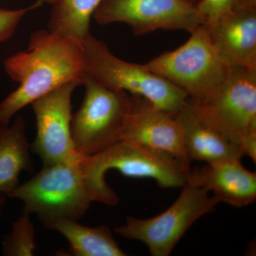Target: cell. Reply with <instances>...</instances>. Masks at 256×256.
Masks as SVG:
<instances>
[{
	"mask_svg": "<svg viewBox=\"0 0 256 256\" xmlns=\"http://www.w3.org/2000/svg\"><path fill=\"white\" fill-rule=\"evenodd\" d=\"M182 126L185 146L192 161L216 164L230 160H242V150L197 116L186 102L176 114Z\"/></svg>",
	"mask_w": 256,
	"mask_h": 256,
	"instance_id": "obj_14",
	"label": "cell"
},
{
	"mask_svg": "<svg viewBox=\"0 0 256 256\" xmlns=\"http://www.w3.org/2000/svg\"><path fill=\"white\" fill-rule=\"evenodd\" d=\"M80 84L70 82L38 98L31 104L36 124V137L30 150L48 165L74 158L76 151L72 133V98Z\"/></svg>",
	"mask_w": 256,
	"mask_h": 256,
	"instance_id": "obj_10",
	"label": "cell"
},
{
	"mask_svg": "<svg viewBox=\"0 0 256 256\" xmlns=\"http://www.w3.org/2000/svg\"><path fill=\"white\" fill-rule=\"evenodd\" d=\"M188 102L200 119L256 162V67H228L224 82L208 100Z\"/></svg>",
	"mask_w": 256,
	"mask_h": 256,
	"instance_id": "obj_4",
	"label": "cell"
},
{
	"mask_svg": "<svg viewBox=\"0 0 256 256\" xmlns=\"http://www.w3.org/2000/svg\"><path fill=\"white\" fill-rule=\"evenodd\" d=\"M136 97L122 140L131 141L169 153L190 166L182 126L176 114Z\"/></svg>",
	"mask_w": 256,
	"mask_h": 256,
	"instance_id": "obj_11",
	"label": "cell"
},
{
	"mask_svg": "<svg viewBox=\"0 0 256 256\" xmlns=\"http://www.w3.org/2000/svg\"><path fill=\"white\" fill-rule=\"evenodd\" d=\"M21 200L24 212L36 214L46 226L56 220H78L94 198L80 163V154L43 168L9 195Z\"/></svg>",
	"mask_w": 256,
	"mask_h": 256,
	"instance_id": "obj_3",
	"label": "cell"
},
{
	"mask_svg": "<svg viewBox=\"0 0 256 256\" xmlns=\"http://www.w3.org/2000/svg\"><path fill=\"white\" fill-rule=\"evenodd\" d=\"M102 0H56L48 31L82 42L90 34V20Z\"/></svg>",
	"mask_w": 256,
	"mask_h": 256,
	"instance_id": "obj_17",
	"label": "cell"
},
{
	"mask_svg": "<svg viewBox=\"0 0 256 256\" xmlns=\"http://www.w3.org/2000/svg\"><path fill=\"white\" fill-rule=\"evenodd\" d=\"M43 3L36 1L34 4L20 10H6L0 8V43L9 40L14 35L18 24L30 12L38 9Z\"/></svg>",
	"mask_w": 256,
	"mask_h": 256,
	"instance_id": "obj_19",
	"label": "cell"
},
{
	"mask_svg": "<svg viewBox=\"0 0 256 256\" xmlns=\"http://www.w3.org/2000/svg\"><path fill=\"white\" fill-rule=\"evenodd\" d=\"M30 214L22 215L13 223L12 228L2 240L3 255L6 256H32L36 249L35 230Z\"/></svg>",
	"mask_w": 256,
	"mask_h": 256,
	"instance_id": "obj_18",
	"label": "cell"
},
{
	"mask_svg": "<svg viewBox=\"0 0 256 256\" xmlns=\"http://www.w3.org/2000/svg\"><path fill=\"white\" fill-rule=\"evenodd\" d=\"M84 50L82 80L142 98L162 110L176 114L186 105V94L172 84L152 73L142 64L130 63L114 56L107 45L92 34L82 42Z\"/></svg>",
	"mask_w": 256,
	"mask_h": 256,
	"instance_id": "obj_5",
	"label": "cell"
},
{
	"mask_svg": "<svg viewBox=\"0 0 256 256\" xmlns=\"http://www.w3.org/2000/svg\"><path fill=\"white\" fill-rule=\"evenodd\" d=\"M204 26L227 66L256 67V6L234 2L232 9Z\"/></svg>",
	"mask_w": 256,
	"mask_h": 256,
	"instance_id": "obj_12",
	"label": "cell"
},
{
	"mask_svg": "<svg viewBox=\"0 0 256 256\" xmlns=\"http://www.w3.org/2000/svg\"><path fill=\"white\" fill-rule=\"evenodd\" d=\"M234 0H200L196 8L202 25L210 26L232 9Z\"/></svg>",
	"mask_w": 256,
	"mask_h": 256,
	"instance_id": "obj_20",
	"label": "cell"
},
{
	"mask_svg": "<svg viewBox=\"0 0 256 256\" xmlns=\"http://www.w3.org/2000/svg\"><path fill=\"white\" fill-rule=\"evenodd\" d=\"M220 203L206 190L185 184L178 200L165 212L146 220L128 216L114 232L146 244L151 256H168L188 229Z\"/></svg>",
	"mask_w": 256,
	"mask_h": 256,
	"instance_id": "obj_8",
	"label": "cell"
},
{
	"mask_svg": "<svg viewBox=\"0 0 256 256\" xmlns=\"http://www.w3.org/2000/svg\"><path fill=\"white\" fill-rule=\"evenodd\" d=\"M92 18L101 25L126 24L136 35L158 30L191 33L203 24L196 4L182 0H102Z\"/></svg>",
	"mask_w": 256,
	"mask_h": 256,
	"instance_id": "obj_9",
	"label": "cell"
},
{
	"mask_svg": "<svg viewBox=\"0 0 256 256\" xmlns=\"http://www.w3.org/2000/svg\"><path fill=\"white\" fill-rule=\"evenodd\" d=\"M172 52L142 64L143 67L182 90L193 104L205 102L220 88L228 67L218 55L204 25Z\"/></svg>",
	"mask_w": 256,
	"mask_h": 256,
	"instance_id": "obj_6",
	"label": "cell"
},
{
	"mask_svg": "<svg viewBox=\"0 0 256 256\" xmlns=\"http://www.w3.org/2000/svg\"><path fill=\"white\" fill-rule=\"evenodd\" d=\"M45 227L65 237L72 256H127L120 248L107 226L88 227L79 224L78 220H60L50 222Z\"/></svg>",
	"mask_w": 256,
	"mask_h": 256,
	"instance_id": "obj_16",
	"label": "cell"
},
{
	"mask_svg": "<svg viewBox=\"0 0 256 256\" xmlns=\"http://www.w3.org/2000/svg\"><path fill=\"white\" fill-rule=\"evenodd\" d=\"M26 121L16 114L12 124H0V207L20 186L22 172L33 171Z\"/></svg>",
	"mask_w": 256,
	"mask_h": 256,
	"instance_id": "obj_15",
	"label": "cell"
},
{
	"mask_svg": "<svg viewBox=\"0 0 256 256\" xmlns=\"http://www.w3.org/2000/svg\"><path fill=\"white\" fill-rule=\"evenodd\" d=\"M36 1L41 2L43 4L47 3V4L53 5L54 4L56 0H36Z\"/></svg>",
	"mask_w": 256,
	"mask_h": 256,
	"instance_id": "obj_21",
	"label": "cell"
},
{
	"mask_svg": "<svg viewBox=\"0 0 256 256\" xmlns=\"http://www.w3.org/2000/svg\"><path fill=\"white\" fill-rule=\"evenodd\" d=\"M4 67L20 86L0 102V124H10L23 108L68 82L82 85L84 46L73 37L37 30L28 50L6 58Z\"/></svg>",
	"mask_w": 256,
	"mask_h": 256,
	"instance_id": "obj_1",
	"label": "cell"
},
{
	"mask_svg": "<svg viewBox=\"0 0 256 256\" xmlns=\"http://www.w3.org/2000/svg\"><path fill=\"white\" fill-rule=\"evenodd\" d=\"M182 1L185 2L193 3L194 0H182Z\"/></svg>",
	"mask_w": 256,
	"mask_h": 256,
	"instance_id": "obj_22",
	"label": "cell"
},
{
	"mask_svg": "<svg viewBox=\"0 0 256 256\" xmlns=\"http://www.w3.org/2000/svg\"><path fill=\"white\" fill-rule=\"evenodd\" d=\"M186 184L212 192L220 202L247 206L256 198V174L246 169L240 160L206 164L190 170Z\"/></svg>",
	"mask_w": 256,
	"mask_h": 256,
	"instance_id": "obj_13",
	"label": "cell"
},
{
	"mask_svg": "<svg viewBox=\"0 0 256 256\" xmlns=\"http://www.w3.org/2000/svg\"><path fill=\"white\" fill-rule=\"evenodd\" d=\"M82 85L85 95L72 114V138L76 151L90 156L122 140L136 97L89 79Z\"/></svg>",
	"mask_w": 256,
	"mask_h": 256,
	"instance_id": "obj_7",
	"label": "cell"
},
{
	"mask_svg": "<svg viewBox=\"0 0 256 256\" xmlns=\"http://www.w3.org/2000/svg\"><path fill=\"white\" fill-rule=\"evenodd\" d=\"M80 163L95 202L114 206L118 195L106 182L109 170L130 178H150L162 188H182L191 166L165 152L121 140L101 152L80 156Z\"/></svg>",
	"mask_w": 256,
	"mask_h": 256,
	"instance_id": "obj_2",
	"label": "cell"
}]
</instances>
